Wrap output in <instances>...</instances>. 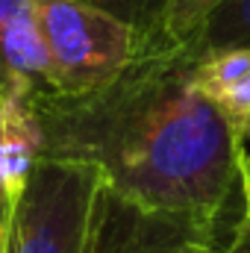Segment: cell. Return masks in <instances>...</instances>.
<instances>
[{
  "label": "cell",
  "instance_id": "cell-10",
  "mask_svg": "<svg viewBox=\"0 0 250 253\" xmlns=\"http://www.w3.org/2000/svg\"><path fill=\"white\" fill-rule=\"evenodd\" d=\"M224 0H168V39L177 47H186L188 42L197 36L203 21L221 6Z\"/></svg>",
  "mask_w": 250,
  "mask_h": 253
},
{
  "label": "cell",
  "instance_id": "cell-5",
  "mask_svg": "<svg viewBox=\"0 0 250 253\" xmlns=\"http://www.w3.org/2000/svg\"><path fill=\"white\" fill-rule=\"evenodd\" d=\"M44 153L36 91L12 85L0 91V191L15 203Z\"/></svg>",
  "mask_w": 250,
  "mask_h": 253
},
{
  "label": "cell",
  "instance_id": "cell-8",
  "mask_svg": "<svg viewBox=\"0 0 250 253\" xmlns=\"http://www.w3.org/2000/svg\"><path fill=\"white\" fill-rule=\"evenodd\" d=\"M224 47H250V0H224L183 50L200 56Z\"/></svg>",
  "mask_w": 250,
  "mask_h": 253
},
{
  "label": "cell",
  "instance_id": "cell-3",
  "mask_svg": "<svg viewBox=\"0 0 250 253\" xmlns=\"http://www.w3.org/2000/svg\"><path fill=\"white\" fill-rule=\"evenodd\" d=\"M100 186L94 165L42 156L12 206L6 253H83Z\"/></svg>",
  "mask_w": 250,
  "mask_h": 253
},
{
  "label": "cell",
  "instance_id": "cell-14",
  "mask_svg": "<svg viewBox=\"0 0 250 253\" xmlns=\"http://www.w3.org/2000/svg\"><path fill=\"white\" fill-rule=\"evenodd\" d=\"M212 253H236V251H233V248L227 245V248H215V251H212Z\"/></svg>",
  "mask_w": 250,
  "mask_h": 253
},
{
  "label": "cell",
  "instance_id": "cell-12",
  "mask_svg": "<svg viewBox=\"0 0 250 253\" xmlns=\"http://www.w3.org/2000/svg\"><path fill=\"white\" fill-rule=\"evenodd\" d=\"M239 183L245 191V221H250V153L245 150L242 156V165H239Z\"/></svg>",
  "mask_w": 250,
  "mask_h": 253
},
{
  "label": "cell",
  "instance_id": "cell-9",
  "mask_svg": "<svg viewBox=\"0 0 250 253\" xmlns=\"http://www.w3.org/2000/svg\"><path fill=\"white\" fill-rule=\"evenodd\" d=\"M80 3H88L118 21H124L126 27H132L144 44L150 50H171L177 47L171 39H168V0H80Z\"/></svg>",
  "mask_w": 250,
  "mask_h": 253
},
{
  "label": "cell",
  "instance_id": "cell-4",
  "mask_svg": "<svg viewBox=\"0 0 250 253\" xmlns=\"http://www.w3.org/2000/svg\"><path fill=\"white\" fill-rule=\"evenodd\" d=\"M215 248V224L135 203L103 183L83 253H212Z\"/></svg>",
  "mask_w": 250,
  "mask_h": 253
},
{
  "label": "cell",
  "instance_id": "cell-7",
  "mask_svg": "<svg viewBox=\"0 0 250 253\" xmlns=\"http://www.w3.org/2000/svg\"><path fill=\"white\" fill-rule=\"evenodd\" d=\"M191 83L239 132L250 135V47H224L194 56Z\"/></svg>",
  "mask_w": 250,
  "mask_h": 253
},
{
  "label": "cell",
  "instance_id": "cell-1",
  "mask_svg": "<svg viewBox=\"0 0 250 253\" xmlns=\"http://www.w3.org/2000/svg\"><path fill=\"white\" fill-rule=\"evenodd\" d=\"M191 62L183 47L153 50L97 91L36 94L42 156L94 165L135 203L218 224L248 135L197 91Z\"/></svg>",
  "mask_w": 250,
  "mask_h": 253
},
{
  "label": "cell",
  "instance_id": "cell-6",
  "mask_svg": "<svg viewBox=\"0 0 250 253\" xmlns=\"http://www.w3.org/2000/svg\"><path fill=\"white\" fill-rule=\"evenodd\" d=\"M50 65L36 21V0H0V91L12 85L50 94Z\"/></svg>",
  "mask_w": 250,
  "mask_h": 253
},
{
  "label": "cell",
  "instance_id": "cell-2",
  "mask_svg": "<svg viewBox=\"0 0 250 253\" xmlns=\"http://www.w3.org/2000/svg\"><path fill=\"white\" fill-rule=\"evenodd\" d=\"M36 21L50 65V94L97 91L153 53L132 27L80 0H36Z\"/></svg>",
  "mask_w": 250,
  "mask_h": 253
},
{
  "label": "cell",
  "instance_id": "cell-13",
  "mask_svg": "<svg viewBox=\"0 0 250 253\" xmlns=\"http://www.w3.org/2000/svg\"><path fill=\"white\" fill-rule=\"evenodd\" d=\"M230 248H233L236 253H250V221H245V224L239 227V233L233 236Z\"/></svg>",
  "mask_w": 250,
  "mask_h": 253
},
{
  "label": "cell",
  "instance_id": "cell-11",
  "mask_svg": "<svg viewBox=\"0 0 250 253\" xmlns=\"http://www.w3.org/2000/svg\"><path fill=\"white\" fill-rule=\"evenodd\" d=\"M12 200L0 191V253H6V245H9V221H12Z\"/></svg>",
  "mask_w": 250,
  "mask_h": 253
}]
</instances>
